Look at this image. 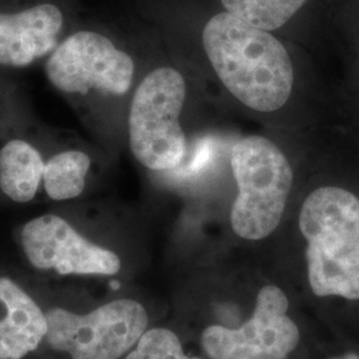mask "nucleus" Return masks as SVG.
Listing matches in <instances>:
<instances>
[{
    "label": "nucleus",
    "instance_id": "f8f14e48",
    "mask_svg": "<svg viewBox=\"0 0 359 359\" xmlns=\"http://www.w3.org/2000/svg\"><path fill=\"white\" fill-rule=\"evenodd\" d=\"M90 154L77 148H65L46 158L43 191L52 201H68L84 192L90 176Z\"/></svg>",
    "mask_w": 359,
    "mask_h": 359
},
{
    "label": "nucleus",
    "instance_id": "4468645a",
    "mask_svg": "<svg viewBox=\"0 0 359 359\" xmlns=\"http://www.w3.org/2000/svg\"><path fill=\"white\" fill-rule=\"evenodd\" d=\"M126 359H201L184 353L179 337L165 327L148 329Z\"/></svg>",
    "mask_w": 359,
    "mask_h": 359
},
{
    "label": "nucleus",
    "instance_id": "20e7f679",
    "mask_svg": "<svg viewBox=\"0 0 359 359\" xmlns=\"http://www.w3.org/2000/svg\"><path fill=\"white\" fill-rule=\"evenodd\" d=\"M52 87L76 107L92 97L127 95L135 77V62L114 40L90 27H75L46 59Z\"/></svg>",
    "mask_w": 359,
    "mask_h": 359
},
{
    "label": "nucleus",
    "instance_id": "f257e3e1",
    "mask_svg": "<svg viewBox=\"0 0 359 359\" xmlns=\"http://www.w3.org/2000/svg\"><path fill=\"white\" fill-rule=\"evenodd\" d=\"M203 44L221 83L238 102L258 112H274L287 103L293 65L269 31L225 11L206 23Z\"/></svg>",
    "mask_w": 359,
    "mask_h": 359
},
{
    "label": "nucleus",
    "instance_id": "f03ea898",
    "mask_svg": "<svg viewBox=\"0 0 359 359\" xmlns=\"http://www.w3.org/2000/svg\"><path fill=\"white\" fill-rule=\"evenodd\" d=\"M298 222L313 293L358 301V197L339 187H321L306 197Z\"/></svg>",
    "mask_w": 359,
    "mask_h": 359
},
{
    "label": "nucleus",
    "instance_id": "1a4fd4ad",
    "mask_svg": "<svg viewBox=\"0 0 359 359\" xmlns=\"http://www.w3.org/2000/svg\"><path fill=\"white\" fill-rule=\"evenodd\" d=\"M20 246L34 268L62 276H114L121 269L115 252L92 243L65 218L52 213L22 226Z\"/></svg>",
    "mask_w": 359,
    "mask_h": 359
},
{
    "label": "nucleus",
    "instance_id": "6e6552de",
    "mask_svg": "<svg viewBox=\"0 0 359 359\" xmlns=\"http://www.w3.org/2000/svg\"><path fill=\"white\" fill-rule=\"evenodd\" d=\"M76 23V0H0V67L47 59Z\"/></svg>",
    "mask_w": 359,
    "mask_h": 359
},
{
    "label": "nucleus",
    "instance_id": "9d476101",
    "mask_svg": "<svg viewBox=\"0 0 359 359\" xmlns=\"http://www.w3.org/2000/svg\"><path fill=\"white\" fill-rule=\"evenodd\" d=\"M0 359H22L35 351L48 333L47 314L8 277H0Z\"/></svg>",
    "mask_w": 359,
    "mask_h": 359
},
{
    "label": "nucleus",
    "instance_id": "0eeeda50",
    "mask_svg": "<svg viewBox=\"0 0 359 359\" xmlns=\"http://www.w3.org/2000/svg\"><path fill=\"white\" fill-rule=\"evenodd\" d=\"M289 299L276 285L264 286L244 325L206 327L201 346L210 359H285L299 344V329L287 316Z\"/></svg>",
    "mask_w": 359,
    "mask_h": 359
},
{
    "label": "nucleus",
    "instance_id": "423d86ee",
    "mask_svg": "<svg viewBox=\"0 0 359 359\" xmlns=\"http://www.w3.org/2000/svg\"><path fill=\"white\" fill-rule=\"evenodd\" d=\"M50 346L71 359H118L148 330L149 317L140 302L120 298L77 314L53 308L47 313Z\"/></svg>",
    "mask_w": 359,
    "mask_h": 359
},
{
    "label": "nucleus",
    "instance_id": "7ed1b4c3",
    "mask_svg": "<svg viewBox=\"0 0 359 359\" xmlns=\"http://www.w3.org/2000/svg\"><path fill=\"white\" fill-rule=\"evenodd\" d=\"M231 167L238 188L231 206V229L244 240H262L283 219L293 169L283 151L262 136H248L236 142Z\"/></svg>",
    "mask_w": 359,
    "mask_h": 359
},
{
    "label": "nucleus",
    "instance_id": "2eb2a0df",
    "mask_svg": "<svg viewBox=\"0 0 359 359\" xmlns=\"http://www.w3.org/2000/svg\"><path fill=\"white\" fill-rule=\"evenodd\" d=\"M332 359H359V355L355 353H346V354H342V355H338Z\"/></svg>",
    "mask_w": 359,
    "mask_h": 359
},
{
    "label": "nucleus",
    "instance_id": "9b49d317",
    "mask_svg": "<svg viewBox=\"0 0 359 359\" xmlns=\"http://www.w3.org/2000/svg\"><path fill=\"white\" fill-rule=\"evenodd\" d=\"M46 157L34 142L13 137L0 147V191L18 204L31 203L43 189Z\"/></svg>",
    "mask_w": 359,
    "mask_h": 359
},
{
    "label": "nucleus",
    "instance_id": "39448f33",
    "mask_svg": "<svg viewBox=\"0 0 359 359\" xmlns=\"http://www.w3.org/2000/svg\"><path fill=\"white\" fill-rule=\"evenodd\" d=\"M185 93V80L172 67L156 68L135 90L129 107V147L144 167L165 172L182 163L187 139L180 115Z\"/></svg>",
    "mask_w": 359,
    "mask_h": 359
},
{
    "label": "nucleus",
    "instance_id": "ddd939ff",
    "mask_svg": "<svg viewBox=\"0 0 359 359\" xmlns=\"http://www.w3.org/2000/svg\"><path fill=\"white\" fill-rule=\"evenodd\" d=\"M308 0H221L226 13L265 31L285 26Z\"/></svg>",
    "mask_w": 359,
    "mask_h": 359
}]
</instances>
